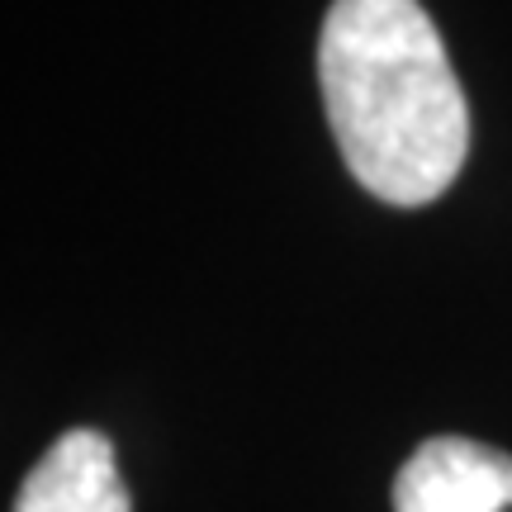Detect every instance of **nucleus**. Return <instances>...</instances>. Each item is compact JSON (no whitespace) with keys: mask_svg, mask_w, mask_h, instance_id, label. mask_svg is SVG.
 I'll return each instance as SVG.
<instances>
[{"mask_svg":"<svg viewBox=\"0 0 512 512\" xmlns=\"http://www.w3.org/2000/svg\"><path fill=\"white\" fill-rule=\"evenodd\" d=\"M15 512H133L110 437L91 427L57 437L48 456L29 470Z\"/></svg>","mask_w":512,"mask_h":512,"instance_id":"3","label":"nucleus"},{"mask_svg":"<svg viewBox=\"0 0 512 512\" xmlns=\"http://www.w3.org/2000/svg\"><path fill=\"white\" fill-rule=\"evenodd\" d=\"M318 86L361 190L394 209H422L456 185L470 105L418 0H332L318 34Z\"/></svg>","mask_w":512,"mask_h":512,"instance_id":"1","label":"nucleus"},{"mask_svg":"<svg viewBox=\"0 0 512 512\" xmlns=\"http://www.w3.org/2000/svg\"><path fill=\"white\" fill-rule=\"evenodd\" d=\"M512 456L470 437H427L394 475V512H508Z\"/></svg>","mask_w":512,"mask_h":512,"instance_id":"2","label":"nucleus"}]
</instances>
